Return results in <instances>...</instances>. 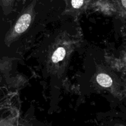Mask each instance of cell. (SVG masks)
I'll return each mask as SVG.
<instances>
[{
    "instance_id": "6da1fadb",
    "label": "cell",
    "mask_w": 126,
    "mask_h": 126,
    "mask_svg": "<svg viewBox=\"0 0 126 126\" xmlns=\"http://www.w3.org/2000/svg\"><path fill=\"white\" fill-rule=\"evenodd\" d=\"M32 21V16L30 12H26L22 14L14 26V32L17 34H21L28 28Z\"/></svg>"
},
{
    "instance_id": "7a4b0ae2",
    "label": "cell",
    "mask_w": 126,
    "mask_h": 126,
    "mask_svg": "<svg viewBox=\"0 0 126 126\" xmlns=\"http://www.w3.org/2000/svg\"><path fill=\"white\" fill-rule=\"evenodd\" d=\"M97 81L98 84L104 87H110L113 83L112 79L109 75L105 73H100L97 76Z\"/></svg>"
},
{
    "instance_id": "3957f363",
    "label": "cell",
    "mask_w": 126,
    "mask_h": 126,
    "mask_svg": "<svg viewBox=\"0 0 126 126\" xmlns=\"http://www.w3.org/2000/svg\"><path fill=\"white\" fill-rule=\"evenodd\" d=\"M66 51L63 47H59L53 54L52 57V60L54 63H58L63 60L65 58Z\"/></svg>"
},
{
    "instance_id": "277c9868",
    "label": "cell",
    "mask_w": 126,
    "mask_h": 126,
    "mask_svg": "<svg viewBox=\"0 0 126 126\" xmlns=\"http://www.w3.org/2000/svg\"><path fill=\"white\" fill-rule=\"evenodd\" d=\"M70 2V5L74 9L78 10L83 7L86 3L91 0H67Z\"/></svg>"
}]
</instances>
